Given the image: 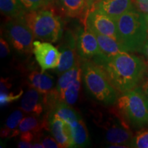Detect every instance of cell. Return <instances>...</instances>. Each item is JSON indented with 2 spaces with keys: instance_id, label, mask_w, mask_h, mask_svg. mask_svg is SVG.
<instances>
[{
  "instance_id": "22",
  "label": "cell",
  "mask_w": 148,
  "mask_h": 148,
  "mask_svg": "<svg viewBox=\"0 0 148 148\" xmlns=\"http://www.w3.org/2000/svg\"><path fill=\"white\" fill-rule=\"evenodd\" d=\"M73 144L72 147H85L89 145V136L86 125L80 119L76 123L71 126Z\"/></svg>"
},
{
  "instance_id": "30",
  "label": "cell",
  "mask_w": 148,
  "mask_h": 148,
  "mask_svg": "<svg viewBox=\"0 0 148 148\" xmlns=\"http://www.w3.org/2000/svg\"><path fill=\"white\" fill-rule=\"evenodd\" d=\"M11 86H12V84L10 82L8 78H1V82H0V93L8 92Z\"/></svg>"
},
{
  "instance_id": "10",
  "label": "cell",
  "mask_w": 148,
  "mask_h": 148,
  "mask_svg": "<svg viewBox=\"0 0 148 148\" xmlns=\"http://www.w3.org/2000/svg\"><path fill=\"white\" fill-rule=\"evenodd\" d=\"M33 53L41 69V72L56 69L60 63V51L49 42L34 40L33 42Z\"/></svg>"
},
{
  "instance_id": "12",
  "label": "cell",
  "mask_w": 148,
  "mask_h": 148,
  "mask_svg": "<svg viewBox=\"0 0 148 148\" xmlns=\"http://www.w3.org/2000/svg\"><path fill=\"white\" fill-rule=\"evenodd\" d=\"M49 132L59 143L60 147H72L71 127L67 122L58 116L49 114L48 115Z\"/></svg>"
},
{
  "instance_id": "24",
  "label": "cell",
  "mask_w": 148,
  "mask_h": 148,
  "mask_svg": "<svg viewBox=\"0 0 148 148\" xmlns=\"http://www.w3.org/2000/svg\"><path fill=\"white\" fill-rule=\"evenodd\" d=\"M25 8L29 12L52 6L55 0H19Z\"/></svg>"
},
{
  "instance_id": "6",
  "label": "cell",
  "mask_w": 148,
  "mask_h": 148,
  "mask_svg": "<svg viewBox=\"0 0 148 148\" xmlns=\"http://www.w3.org/2000/svg\"><path fill=\"white\" fill-rule=\"evenodd\" d=\"M3 34L12 48L19 55L33 53L34 35L23 18H10L3 25Z\"/></svg>"
},
{
  "instance_id": "7",
  "label": "cell",
  "mask_w": 148,
  "mask_h": 148,
  "mask_svg": "<svg viewBox=\"0 0 148 148\" xmlns=\"http://www.w3.org/2000/svg\"><path fill=\"white\" fill-rule=\"evenodd\" d=\"M115 112H113V116L110 117L105 126L106 141L110 145H121L130 147L133 138L130 125L119 111L118 113Z\"/></svg>"
},
{
  "instance_id": "32",
  "label": "cell",
  "mask_w": 148,
  "mask_h": 148,
  "mask_svg": "<svg viewBox=\"0 0 148 148\" xmlns=\"http://www.w3.org/2000/svg\"><path fill=\"white\" fill-rule=\"evenodd\" d=\"M140 51L143 53V54L144 55V56H145L146 61H147V62L148 64V38L145 41V44L143 45V47H142L141 51Z\"/></svg>"
},
{
  "instance_id": "31",
  "label": "cell",
  "mask_w": 148,
  "mask_h": 148,
  "mask_svg": "<svg viewBox=\"0 0 148 148\" xmlns=\"http://www.w3.org/2000/svg\"><path fill=\"white\" fill-rule=\"evenodd\" d=\"M140 87L141 88L142 90H143L144 95L145 96L146 100H147L148 103V77L143 79V82H142L141 86Z\"/></svg>"
},
{
  "instance_id": "11",
  "label": "cell",
  "mask_w": 148,
  "mask_h": 148,
  "mask_svg": "<svg viewBox=\"0 0 148 148\" xmlns=\"http://www.w3.org/2000/svg\"><path fill=\"white\" fill-rule=\"evenodd\" d=\"M77 53L82 60H90L101 54L97 38L89 29L79 27L75 32Z\"/></svg>"
},
{
  "instance_id": "29",
  "label": "cell",
  "mask_w": 148,
  "mask_h": 148,
  "mask_svg": "<svg viewBox=\"0 0 148 148\" xmlns=\"http://www.w3.org/2000/svg\"><path fill=\"white\" fill-rule=\"evenodd\" d=\"M136 9L142 13L148 14V0H132Z\"/></svg>"
},
{
  "instance_id": "34",
  "label": "cell",
  "mask_w": 148,
  "mask_h": 148,
  "mask_svg": "<svg viewBox=\"0 0 148 148\" xmlns=\"http://www.w3.org/2000/svg\"><path fill=\"white\" fill-rule=\"evenodd\" d=\"M33 143H29V142L23 141V140H20L19 142L17 143V147L21 148H29L32 147Z\"/></svg>"
},
{
  "instance_id": "3",
  "label": "cell",
  "mask_w": 148,
  "mask_h": 148,
  "mask_svg": "<svg viewBox=\"0 0 148 148\" xmlns=\"http://www.w3.org/2000/svg\"><path fill=\"white\" fill-rule=\"evenodd\" d=\"M82 78L87 91L95 100L104 105H112L118 99L116 90L101 66L90 60H82Z\"/></svg>"
},
{
  "instance_id": "26",
  "label": "cell",
  "mask_w": 148,
  "mask_h": 148,
  "mask_svg": "<svg viewBox=\"0 0 148 148\" xmlns=\"http://www.w3.org/2000/svg\"><path fill=\"white\" fill-rule=\"evenodd\" d=\"M23 91L22 89L20 90V91L16 94L10 92L0 93V104H1V106H5L14 101L18 100L23 95Z\"/></svg>"
},
{
  "instance_id": "8",
  "label": "cell",
  "mask_w": 148,
  "mask_h": 148,
  "mask_svg": "<svg viewBox=\"0 0 148 148\" xmlns=\"http://www.w3.org/2000/svg\"><path fill=\"white\" fill-rule=\"evenodd\" d=\"M86 27L93 33L110 36L119 41L116 20L97 8H92L88 11Z\"/></svg>"
},
{
  "instance_id": "35",
  "label": "cell",
  "mask_w": 148,
  "mask_h": 148,
  "mask_svg": "<svg viewBox=\"0 0 148 148\" xmlns=\"http://www.w3.org/2000/svg\"><path fill=\"white\" fill-rule=\"evenodd\" d=\"M145 19H146V22H147V29H148V14H145Z\"/></svg>"
},
{
  "instance_id": "14",
  "label": "cell",
  "mask_w": 148,
  "mask_h": 148,
  "mask_svg": "<svg viewBox=\"0 0 148 148\" xmlns=\"http://www.w3.org/2000/svg\"><path fill=\"white\" fill-rule=\"evenodd\" d=\"M38 90L31 87L24 94L20 108L24 112L41 115L44 112L43 96Z\"/></svg>"
},
{
  "instance_id": "5",
  "label": "cell",
  "mask_w": 148,
  "mask_h": 148,
  "mask_svg": "<svg viewBox=\"0 0 148 148\" xmlns=\"http://www.w3.org/2000/svg\"><path fill=\"white\" fill-rule=\"evenodd\" d=\"M116 109L127 123L136 129L148 127V103L140 87L122 92Z\"/></svg>"
},
{
  "instance_id": "1",
  "label": "cell",
  "mask_w": 148,
  "mask_h": 148,
  "mask_svg": "<svg viewBox=\"0 0 148 148\" xmlns=\"http://www.w3.org/2000/svg\"><path fill=\"white\" fill-rule=\"evenodd\" d=\"M92 61L102 68L112 86L121 93L137 87L147 71L143 60L128 51L110 57L97 56Z\"/></svg>"
},
{
  "instance_id": "19",
  "label": "cell",
  "mask_w": 148,
  "mask_h": 148,
  "mask_svg": "<svg viewBox=\"0 0 148 148\" xmlns=\"http://www.w3.org/2000/svg\"><path fill=\"white\" fill-rule=\"evenodd\" d=\"M23 111L20 109L14 110L8 116L4 125L1 130V136L2 138H13L19 135L18 127L23 119Z\"/></svg>"
},
{
  "instance_id": "4",
  "label": "cell",
  "mask_w": 148,
  "mask_h": 148,
  "mask_svg": "<svg viewBox=\"0 0 148 148\" xmlns=\"http://www.w3.org/2000/svg\"><path fill=\"white\" fill-rule=\"evenodd\" d=\"M24 19L37 39L56 42L62 38V19L50 7L27 12Z\"/></svg>"
},
{
  "instance_id": "28",
  "label": "cell",
  "mask_w": 148,
  "mask_h": 148,
  "mask_svg": "<svg viewBox=\"0 0 148 148\" xmlns=\"http://www.w3.org/2000/svg\"><path fill=\"white\" fill-rule=\"evenodd\" d=\"M10 52L8 41H6L2 36L0 38V56L1 58H4Z\"/></svg>"
},
{
  "instance_id": "25",
  "label": "cell",
  "mask_w": 148,
  "mask_h": 148,
  "mask_svg": "<svg viewBox=\"0 0 148 148\" xmlns=\"http://www.w3.org/2000/svg\"><path fill=\"white\" fill-rule=\"evenodd\" d=\"M130 147L148 148V129L140 130L133 136Z\"/></svg>"
},
{
  "instance_id": "27",
  "label": "cell",
  "mask_w": 148,
  "mask_h": 148,
  "mask_svg": "<svg viewBox=\"0 0 148 148\" xmlns=\"http://www.w3.org/2000/svg\"><path fill=\"white\" fill-rule=\"evenodd\" d=\"M38 142L41 143L45 148H60V146L53 136L49 135H44L43 133L40 136Z\"/></svg>"
},
{
  "instance_id": "15",
  "label": "cell",
  "mask_w": 148,
  "mask_h": 148,
  "mask_svg": "<svg viewBox=\"0 0 148 148\" xmlns=\"http://www.w3.org/2000/svg\"><path fill=\"white\" fill-rule=\"evenodd\" d=\"M62 13L71 18H86L88 10L84 0H55Z\"/></svg>"
},
{
  "instance_id": "17",
  "label": "cell",
  "mask_w": 148,
  "mask_h": 148,
  "mask_svg": "<svg viewBox=\"0 0 148 148\" xmlns=\"http://www.w3.org/2000/svg\"><path fill=\"white\" fill-rule=\"evenodd\" d=\"M80 76H82V68L79 62L73 66L71 69L64 71L59 75V78L57 82L56 86L54 88V90L58 95L60 102L61 97L66 88Z\"/></svg>"
},
{
  "instance_id": "33",
  "label": "cell",
  "mask_w": 148,
  "mask_h": 148,
  "mask_svg": "<svg viewBox=\"0 0 148 148\" xmlns=\"http://www.w3.org/2000/svg\"><path fill=\"white\" fill-rule=\"evenodd\" d=\"M98 1H99V0H84L85 3H86V9H87L88 10V12L90 9L93 8V6L95 5V3H97Z\"/></svg>"
},
{
  "instance_id": "13",
  "label": "cell",
  "mask_w": 148,
  "mask_h": 148,
  "mask_svg": "<svg viewBox=\"0 0 148 148\" xmlns=\"http://www.w3.org/2000/svg\"><path fill=\"white\" fill-rule=\"evenodd\" d=\"M132 0H99L93 8L116 20L127 11L133 10L134 8Z\"/></svg>"
},
{
  "instance_id": "9",
  "label": "cell",
  "mask_w": 148,
  "mask_h": 148,
  "mask_svg": "<svg viewBox=\"0 0 148 148\" xmlns=\"http://www.w3.org/2000/svg\"><path fill=\"white\" fill-rule=\"evenodd\" d=\"M63 39L59 45V50L61 53V58L59 65L55 69L56 73L60 75L64 71L71 69L79 63L76 48V36L75 32L66 30L64 33Z\"/></svg>"
},
{
  "instance_id": "23",
  "label": "cell",
  "mask_w": 148,
  "mask_h": 148,
  "mask_svg": "<svg viewBox=\"0 0 148 148\" xmlns=\"http://www.w3.org/2000/svg\"><path fill=\"white\" fill-rule=\"evenodd\" d=\"M82 79V76L79 77L75 82H73L69 87L66 88L61 97L62 102L66 103L71 106L76 103L77 99H78L79 90H80Z\"/></svg>"
},
{
  "instance_id": "16",
  "label": "cell",
  "mask_w": 148,
  "mask_h": 148,
  "mask_svg": "<svg viewBox=\"0 0 148 148\" xmlns=\"http://www.w3.org/2000/svg\"><path fill=\"white\" fill-rule=\"evenodd\" d=\"M27 79L30 87L43 95L54 88V77L48 73L34 71L29 74Z\"/></svg>"
},
{
  "instance_id": "18",
  "label": "cell",
  "mask_w": 148,
  "mask_h": 148,
  "mask_svg": "<svg viewBox=\"0 0 148 148\" xmlns=\"http://www.w3.org/2000/svg\"><path fill=\"white\" fill-rule=\"evenodd\" d=\"M97 38L101 54L105 57H110L118 53L127 51L120 42L110 36L94 33Z\"/></svg>"
},
{
  "instance_id": "21",
  "label": "cell",
  "mask_w": 148,
  "mask_h": 148,
  "mask_svg": "<svg viewBox=\"0 0 148 148\" xmlns=\"http://www.w3.org/2000/svg\"><path fill=\"white\" fill-rule=\"evenodd\" d=\"M0 9L3 15L10 18H23L28 12L19 0H0Z\"/></svg>"
},
{
  "instance_id": "2",
  "label": "cell",
  "mask_w": 148,
  "mask_h": 148,
  "mask_svg": "<svg viewBox=\"0 0 148 148\" xmlns=\"http://www.w3.org/2000/svg\"><path fill=\"white\" fill-rule=\"evenodd\" d=\"M119 41L128 52L141 51L148 38L145 14L137 9L123 14L116 20Z\"/></svg>"
},
{
  "instance_id": "20",
  "label": "cell",
  "mask_w": 148,
  "mask_h": 148,
  "mask_svg": "<svg viewBox=\"0 0 148 148\" xmlns=\"http://www.w3.org/2000/svg\"><path fill=\"white\" fill-rule=\"evenodd\" d=\"M49 114H52L63 119L64 121L67 122L71 126L76 123L79 119H82L80 114L73 108H72L71 105L62 102V101L57 103Z\"/></svg>"
}]
</instances>
